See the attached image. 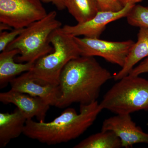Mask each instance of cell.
Masks as SVG:
<instances>
[{"mask_svg": "<svg viewBox=\"0 0 148 148\" xmlns=\"http://www.w3.org/2000/svg\"><path fill=\"white\" fill-rule=\"evenodd\" d=\"M0 101L4 104H12L16 106L27 120L36 117L38 121H45L51 106L42 98L12 89L0 93Z\"/></svg>", "mask_w": 148, "mask_h": 148, "instance_id": "10", "label": "cell"}, {"mask_svg": "<svg viewBox=\"0 0 148 148\" xmlns=\"http://www.w3.org/2000/svg\"><path fill=\"white\" fill-rule=\"evenodd\" d=\"M128 24L132 27L148 29V7L135 5L126 17Z\"/></svg>", "mask_w": 148, "mask_h": 148, "instance_id": "17", "label": "cell"}, {"mask_svg": "<svg viewBox=\"0 0 148 148\" xmlns=\"http://www.w3.org/2000/svg\"><path fill=\"white\" fill-rule=\"evenodd\" d=\"M113 78L92 56L72 59L59 77V95L55 107L65 108L74 103L88 105L97 101L101 88Z\"/></svg>", "mask_w": 148, "mask_h": 148, "instance_id": "1", "label": "cell"}, {"mask_svg": "<svg viewBox=\"0 0 148 148\" xmlns=\"http://www.w3.org/2000/svg\"><path fill=\"white\" fill-rule=\"evenodd\" d=\"M50 42L53 51L38 59L29 72L42 83L58 86L64 67L72 59L80 56V53L74 37L66 34L61 28L52 33Z\"/></svg>", "mask_w": 148, "mask_h": 148, "instance_id": "4", "label": "cell"}, {"mask_svg": "<svg viewBox=\"0 0 148 148\" xmlns=\"http://www.w3.org/2000/svg\"><path fill=\"white\" fill-rule=\"evenodd\" d=\"M19 54L17 49L5 50L0 53V88L5 87L20 74L31 71L35 63H18L15 57Z\"/></svg>", "mask_w": 148, "mask_h": 148, "instance_id": "12", "label": "cell"}, {"mask_svg": "<svg viewBox=\"0 0 148 148\" xmlns=\"http://www.w3.org/2000/svg\"><path fill=\"white\" fill-rule=\"evenodd\" d=\"M98 101L80 105L79 113L67 108L49 122L27 120L23 134L48 145L66 143L79 138L93 124L103 110Z\"/></svg>", "mask_w": 148, "mask_h": 148, "instance_id": "2", "label": "cell"}, {"mask_svg": "<svg viewBox=\"0 0 148 148\" xmlns=\"http://www.w3.org/2000/svg\"><path fill=\"white\" fill-rule=\"evenodd\" d=\"M81 56H99L106 61L121 67L125 63L135 42L129 40L110 41L100 38L74 37Z\"/></svg>", "mask_w": 148, "mask_h": 148, "instance_id": "7", "label": "cell"}, {"mask_svg": "<svg viewBox=\"0 0 148 148\" xmlns=\"http://www.w3.org/2000/svg\"><path fill=\"white\" fill-rule=\"evenodd\" d=\"M101 11H118L124 7L117 0H97Z\"/></svg>", "mask_w": 148, "mask_h": 148, "instance_id": "19", "label": "cell"}, {"mask_svg": "<svg viewBox=\"0 0 148 148\" xmlns=\"http://www.w3.org/2000/svg\"><path fill=\"white\" fill-rule=\"evenodd\" d=\"M146 73H148V56L143 59L138 66H135L129 74L139 76Z\"/></svg>", "mask_w": 148, "mask_h": 148, "instance_id": "20", "label": "cell"}, {"mask_svg": "<svg viewBox=\"0 0 148 148\" xmlns=\"http://www.w3.org/2000/svg\"><path fill=\"white\" fill-rule=\"evenodd\" d=\"M57 15L55 11H51L45 17L25 27L5 50L18 49L19 55L15 57V61L18 63H35L52 52L53 48L50 42L51 36L62 26Z\"/></svg>", "mask_w": 148, "mask_h": 148, "instance_id": "3", "label": "cell"}, {"mask_svg": "<svg viewBox=\"0 0 148 148\" xmlns=\"http://www.w3.org/2000/svg\"><path fill=\"white\" fill-rule=\"evenodd\" d=\"M135 5L129 4L118 11H99L88 21L74 26L66 25L61 29L66 34L73 37L83 36L89 38H100L106 26L111 22L126 17Z\"/></svg>", "mask_w": 148, "mask_h": 148, "instance_id": "8", "label": "cell"}, {"mask_svg": "<svg viewBox=\"0 0 148 148\" xmlns=\"http://www.w3.org/2000/svg\"><path fill=\"white\" fill-rule=\"evenodd\" d=\"M10 83L12 90L42 98L51 106H55L59 97L58 86L42 83L33 77L29 71L14 78Z\"/></svg>", "mask_w": 148, "mask_h": 148, "instance_id": "11", "label": "cell"}, {"mask_svg": "<svg viewBox=\"0 0 148 148\" xmlns=\"http://www.w3.org/2000/svg\"><path fill=\"white\" fill-rule=\"evenodd\" d=\"M41 0H0V22L24 28L47 13Z\"/></svg>", "mask_w": 148, "mask_h": 148, "instance_id": "6", "label": "cell"}, {"mask_svg": "<svg viewBox=\"0 0 148 148\" xmlns=\"http://www.w3.org/2000/svg\"><path fill=\"white\" fill-rule=\"evenodd\" d=\"M27 119L17 108L11 113H0V148L23 134Z\"/></svg>", "mask_w": 148, "mask_h": 148, "instance_id": "13", "label": "cell"}, {"mask_svg": "<svg viewBox=\"0 0 148 148\" xmlns=\"http://www.w3.org/2000/svg\"><path fill=\"white\" fill-rule=\"evenodd\" d=\"M101 130L115 133L121 141L122 147H132L138 144H148V133L137 126L129 114H116L105 119Z\"/></svg>", "mask_w": 148, "mask_h": 148, "instance_id": "9", "label": "cell"}, {"mask_svg": "<svg viewBox=\"0 0 148 148\" xmlns=\"http://www.w3.org/2000/svg\"><path fill=\"white\" fill-rule=\"evenodd\" d=\"M121 141L114 132L103 131L90 135L79 142L74 148H119Z\"/></svg>", "mask_w": 148, "mask_h": 148, "instance_id": "16", "label": "cell"}, {"mask_svg": "<svg viewBox=\"0 0 148 148\" xmlns=\"http://www.w3.org/2000/svg\"><path fill=\"white\" fill-rule=\"evenodd\" d=\"M148 56V29L140 28L138 39L130 51L124 66L113 78L117 81L129 75L132 69L140 61Z\"/></svg>", "mask_w": 148, "mask_h": 148, "instance_id": "14", "label": "cell"}, {"mask_svg": "<svg viewBox=\"0 0 148 148\" xmlns=\"http://www.w3.org/2000/svg\"><path fill=\"white\" fill-rule=\"evenodd\" d=\"M66 8L77 23L90 20L101 11L97 0H66Z\"/></svg>", "mask_w": 148, "mask_h": 148, "instance_id": "15", "label": "cell"}, {"mask_svg": "<svg viewBox=\"0 0 148 148\" xmlns=\"http://www.w3.org/2000/svg\"><path fill=\"white\" fill-rule=\"evenodd\" d=\"M124 7L125 6L129 4H131L136 5L138 3L141 2L143 0H117Z\"/></svg>", "mask_w": 148, "mask_h": 148, "instance_id": "22", "label": "cell"}, {"mask_svg": "<svg viewBox=\"0 0 148 148\" xmlns=\"http://www.w3.org/2000/svg\"><path fill=\"white\" fill-rule=\"evenodd\" d=\"M100 105L116 114L148 111V80L129 74L107 91Z\"/></svg>", "mask_w": 148, "mask_h": 148, "instance_id": "5", "label": "cell"}, {"mask_svg": "<svg viewBox=\"0 0 148 148\" xmlns=\"http://www.w3.org/2000/svg\"><path fill=\"white\" fill-rule=\"evenodd\" d=\"M12 29H13V28L8 25V24L1 23V22L0 23V32L11 31Z\"/></svg>", "mask_w": 148, "mask_h": 148, "instance_id": "23", "label": "cell"}, {"mask_svg": "<svg viewBox=\"0 0 148 148\" xmlns=\"http://www.w3.org/2000/svg\"><path fill=\"white\" fill-rule=\"evenodd\" d=\"M42 3H51L58 10H64L66 8V0H41Z\"/></svg>", "mask_w": 148, "mask_h": 148, "instance_id": "21", "label": "cell"}, {"mask_svg": "<svg viewBox=\"0 0 148 148\" xmlns=\"http://www.w3.org/2000/svg\"><path fill=\"white\" fill-rule=\"evenodd\" d=\"M24 28L13 29L11 31L1 32L0 51L1 52L5 50L8 46L23 32Z\"/></svg>", "mask_w": 148, "mask_h": 148, "instance_id": "18", "label": "cell"}]
</instances>
